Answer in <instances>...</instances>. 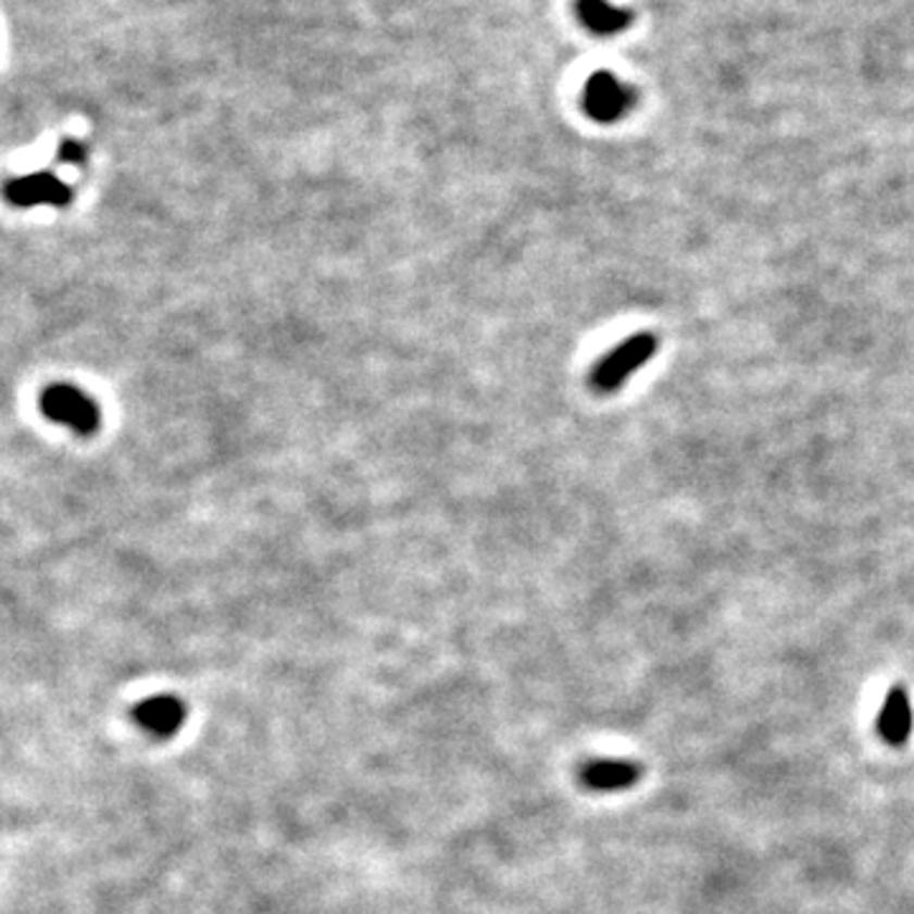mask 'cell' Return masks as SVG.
<instances>
[{
    "instance_id": "obj_1",
    "label": "cell",
    "mask_w": 914,
    "mask_h": 914,
    "mask_svg": "<svg viewBox=\"0 0 914 914\" xmlns=\"http://www.w3.org/2000/svg\"><path fill=\"white\" fill-rule=\"evenodd\" d=\"M655 353H659V336L651 334V330L625 338L615 351H610L608 356L594 366L592 376H589V384H592L597 395H613V391L621 389L630 376H636L640 366H643L646 361H651Z\"/></svg>"
},
{
    "instance_id": "obj_2",
    "label": "cell",
    "mask_w": 914,
    "mask_h": 914,
    "mask_svg": "<svg viewBox=\"0 0 914 914\" xmlns=\"http://www.w3.org/2000/svg\"><path fill=\"white\" fill-rule=\"evenodd\" d=\"M636 104V92L610 72H597L585 87V110L597 123H617Z\"/></svg>"
},
{
    "instance_id": "obj_3",
    "label": "cell",
    "mask_w": 914,
    "mask_h": 914,
    "mask_svg": "<svg viewBox=\"0 0 914 914\" xmlns=\"http://www.w3.org/2000/svg\"><path fill=\"white\" fill-rule=\"evenodd\" d=\"M41 410L47 417L64 422V425L77 429L79 435H92L100 425V414H97L92 399L70 387V384H57V387L43 391Z\"/></svg>"
},
{
    "instance_id": "obj_4",
    "label": "cell",
    "mask_w": 914,
    "mask_h": 914,
    "mask_svg": "<svg viewBox=\"0 0 914 914\" xmlns=\"http://www.w3.org/2000/svg\"><path fill=\"white\" fill-rule=\"evenodd\" d=\"M640 765L625 760H594L579 769V780L585 788L597 792L625 790L640 780Z\"/></svg>"
},
{
    "instance_id": "obj_5",
    "label": "cell",
    "mask_w": 914,
    "mask_h": 914,
    "mask_svg": "<svg viewBox=\"0 0 914 914\" xmlns=\"http://www.w3.org/2000/svg\"><path fill=\"white\" fill-rule=\"evenodd\" d=\"M912 704L910 697L902 686H891L887 699H884L879 719H876V731L887 744H904L912 735Z\"/></svg>"
},
{
    "instance_id": "obj_6",
    "label": "cell",
    "mask_w": 914,
    "mask_h": 914,
    "mask_svg": "<svg viewBox=\"0 0 914 914\" xmlns=\"http://www.w3.org/2000/svg\"><path fill=\"white\" fill-rule=\"evenodd\" d=\"M135 719L155 737H171L186 722V706L176 697H153L135 706Z\"/></svg>"
},
{
    "instance_id": "obj_7",
    "label": "cell",
    "mask_w": 914,
    "mask_h": 914,
    "mask_svg": "<svg viewBox=\"0 0 914 914\" xmlns=\"http://www.w3.org/2000/svg\"><path fill=\"white\" fill-rule=\"evenodd\" d=\"M577 16L597 36L621 34L630 24V13L610 0H579Z\"/></svg>"
},
{
    "instance_id": "obj_8",
    "label": "cell",
    "mask_w": 914,
    "mask_h": 914,
    "mask_svg": "<svg viewBox=\"0 0 914 914\" xmlns=\"http://www.w3.org/2000/svg\"><path fill=\"white\" fill-rule=\"evenodd\" d=\"M9 199L18 206H34V203H57L64 206L70 201V191L51 176H32L13 180L9 186Z\"/></svg>"
}]
</instances>
